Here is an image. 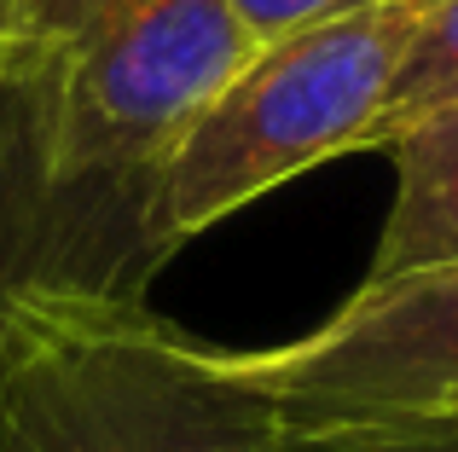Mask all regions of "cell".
Segmentation results:
<instances>
[{
  "label": "cell",
  "instance_id": "1",
  "mask_svg": "<svg viewBox=\"0 0 458 452\" xmlns=\"http://www.w3.org/2000/svg\"><path fill=\"white\" fill-rule=\"evenodd\" d=\"M0 452H279V423L140 290L30 279L0 296Z\"/></svg>",
  "mask_w": 458,
  "mask_h": 452
},
{
  "label": "cell",
  "instance_id": "2",
  "mask_svg": "<svg viewBox=\"0 0 458 452\" xmlns=\"http://www.w3.org/2000/svg\"><path fill=\"white\" fill-rule=\"evenodd\" d=\"M23 46L58 186L140 209L168 151L256 53L226 0H30Z\"/></svg>",
  "mask_w": 458,
  "mask_h": 452
},
{
  "label": "cell",
  "instance_id": "3",
  "mask_svg": "<svg viewBox=\"0 0 458 452\" xmlns=\"http://www.w3.org/2000/svg\"><path fill=\"white\" fill-rule=\"evenodd\" d=\"M424 0H371L250 53V64L186 128L146 197L157 255L238 215L273 186L366 151Z\"/></svg>",
  "mask_w": 458,
  "mask_h": 452
},
{
  "label": "cell",
  "instance_id": "4",
  "mask_svg": "<svg viewBox=\"0 0 458 452\" xmlns=\"http://www.w3.org/2000/svg\"><path fill=\"white\" fill-rule=\"evenodd\" d=\"M284 441L458 418V261L360 284L313 337L233 354Z\"/></svg>",
  "mask_w": 458,
  "mask_h": 452
},
{
  "label": "cell",
  "instance_id": "5",
  "mask_svg": "<svg viewBox=\"0 0 458 452\" xmlns=\"http://www.w3.org/2000/svg\"><path fill=\"white\" fill-rule=\"evenodd\" d=\"M146 209L58 186L47 157L30 46L0 41V296L30 279H88L140 290L157 267Z\"/></svg>",
  "mask_w": 458,
  "mask_h": 452
},
{
  "label": "cell",
  "instance_id": "6",
  "mask_svg": "<svg viewBox=\"0 0 458 452\" xmlns=\"http://www.w3.org/2000/svg\"><path fill=\"white\" fill-rule=\"evenodd\" d=\"M383 151L394 163V204L366 284L458 261V99L401 128Z\"/></svg>",
  "mask_w": 458,
  "mask_h": 452
},
{
  "label": "cell",
  "instance_id": "7",
  "mask_svg": "<svg viewBox=\"0 0 458 452\" xmlns=\"http://www.w3.org/2000/svg\"><path fill=\"white\" fill-rule=\"evenodd\" d=\"M447 99H458V0H424L412 41L394 64L389 93H383V111L371 122L366 151H383L401 128H412L418 116H429Z\"/></svg>",
  "mask_w": 458,
  "mask_h": 452
},
{
  "label": "cell",
  "instance_id": "8",
  "mask_svg": "<svg viewBox=\"0 0 458 452\" xmlns=\"http://www.w3.org/2000/svg\"><path fill=\"white\" fill-rule=\"evenodd\" d=\"M279 452H458V418L394 423V430H354V435H319V441H284Z\"/></svg>",
  "mask_w": 458,
  "mask_h": 452
},
{
  "label": "cell",
  "instance_id": "9",
  "mask_svg": "<svg viewBox=\"0 0 458 452\" xmlns=\"http://www.w3.org/2000/svg\"><path fill=\"white\" fill-rule=\"evenodd\" d=\"M360 6H371V0H226V12L238 18V29L256 46L284 41V35L313 29V23L343 18V12H360Z\"/></svg>",
  "mask_w": 458,
  "mask_h": 452
},
{
  "label": "cell",
  "instance_id": "10",
  "mask_svg": "<svg viewBox=\"0 0 458 452\" xmlns=\"http://www.w3.org/2000/svg\"><path fill=\"white\" fill-rule=\"evenodd\" d=\"M30 23V0H0V41H18Z\"/></svg>",
  "mask_w": 458,
  "mask_h": 452
}]
</instances>
